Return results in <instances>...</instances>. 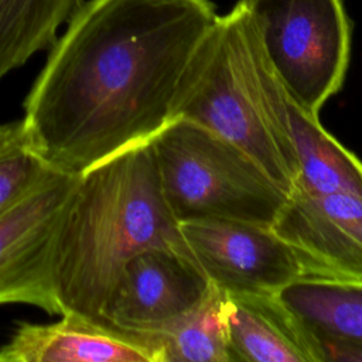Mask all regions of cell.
Here are the masks:
<instances>
[{
    "instance_id": "obj_1",
    "label": "cell",
    "mask_w": 362,
    "mask_h": 362,
    "mask_svg": "<svg viewBox=\"0 0 362 362\" xmlns=\"http://www.w3.org/2000/svg\"><path fill=\"white\" fill-rule=\"evenodd\" d=\"M218 14L211 0H88L48 49L21 117L33 150L81 175L148 143Z\"/></svg>"
},
{
    "instance_id": "obj_2",
    "label": "cell",
    "mask_w": 362,
    "mask_h": 362,
    "mask_svg": "<svg viewBox=\"0 0 362 362\" xmlns=\"http://www.w3.org/2000/svg\"><path fill=\"white\" fill-rule=\"evenodd\" d=\"M153 249L194 260L163 195L148 141L78 175L62 214L54 259L62 314L72 311L103 322L124 266Z\"/></svg>"
},
{
    "instance_id": "obj_3",
    "label": "cell",
    "mask_w": 362,
    "mask_h": 362,
    "mask_svg": "<svg viewBox=\"0 0 362 362\" xmlns=\"http://www.w3.org/2000/svg\"><path fill=\"white\" fill-rule=\"evenodd\" d=\"M290 102L239 0L216 17L197 48L181 79L173 120H189L230 141L287 195L298 175Z\"/></svg>"
},
{
    "instance_id": "obj_4",
    "label": "cell",
    "mask_w": 362,
    "mask_h": 362,
    "mask_svg": "<svg viewBox=\"0 0 362 362\" xmlns=\"http://www.w3.org/2000/svg\"><path fill=\"white\" fill-rule=\"evenodd\" d=\"M165 202L178 222L228 219L270 228L286 194L243 150L185 119L150 140Z\"/></svg>"
},
{
    "instance_id": "obj_5",
    "label": "cell",
    "mask_w": 362,
    "mask_h": 362,
    "mask_svg": "<svg viewBox=\"0 0 362 362\" xmlns=\"http://www.w3.org/2000/svg\"><path fill=\"white\" fill-rule=\"evenodd\" d=\"M290 99L318 116L345 79L351 21L342 0H240Z\"/></svg>"
},
{
    "instance_id": "obj_6",
    "label": "cell",
    "mask_w": 362,
    "mask_h": 362,
    "mask_svg": "<svg viewBox=\"0 0 362 362\" xmlns=\"http://www.w3.org/2000/svg\"><path fill=\"white\" fill-rule=\"evenodd\" d=\"M78 175L57 173L0 215V305L27 304L49 315L62 308L54 283V259L65 205Z\"/></svg>"
},
{
    "instance_id": "obj_7",
    "label": "cell",
    "mask_w": 362,
    "mask_h": 362,
    "mask_svg": "<svg viewBox=\"0 0 362 362\" xmlns=\"http://www.w3.org/2000/svg\"><path fill=\"white\" fill-rule=\"evenodd\" d=\"M270 229L293 252L300 280L362 287V197L293 188Z\"/></svg>"
},
{
    "instance_id": "obj_8",
    "label": "cell",
    "mask_w": 362,
    "mask_h": 362,
    "mask_svg": "<svg viewBox=\"0 0 362 362\" xmlns=\"http://www.w3.org/2000/svg\"><path fill=\"white\" fill-rule=\"evenodd\" d=\"M178 223L197 266L228 296L280 294L300 280L291 249L267 226L228 219Z\"/></svg>"
},
{
    "instance_id": "obj_9",
    "label": "cell",
    "mask_w": 362,
    "mask_h": 362,
    "mask_svg": "<svg viewBox=\"0 0 362 362\" xmlns=\"http://www.w3.org/2000/svg\"><path fill=\"white\" fill-rule=\"evenodd\" d=\"M209 286L194 260L164 249L146 250L122 270L103 322L144 341L192 310Z\"/></svg>"
},
{
    "instance_id": "obj_10",
    "label": "cell",
    "mask_w": 362,
    "mask_h": 362,
    "mask_svg": "<svg viewBox=\"0 0 362 362\" xmlns=\"http://www.w3.org/2000/svg\"><path fill=\"white\" fill-rule=\"evenodd\" d=\"M49 324L20 322L0 346V362H156L140 338L66 311Z\"/></svg>"
},
{
    "instance_id": "obj_11",
    "label": "cell",
    "mask_w": 362,
    "mask_h": 362,
    "mask_svg": "<svg viewBox=\"0 0 362 362\" xmlns=\"http://www.w3.org/2000/svg\"><path fill=\"white\" fill-rule=\"evenodd\" d=\"M233 361L322 362L315 332L279 294L228 296Z\"/></svg>"
},
{
    "instance_id": "obj_12",
    "label": "cell",
    "mask_w": 362,
    "mask_h": 362,
    "mask_svg": "<svg viewBox=\"0 0 362 362\" xmlns=\"http://www.w3.org/2000/svg\"><path fill=\"white\" fill-rule=\"evenodd\" d=\"M290 126L298 164L293 188L362 197V161L322 127L318 116L304 112L291 100Z\"/></svg>"
},
{
    "instance_id": "obj_13",
    "label": "cell",
    "mask_w": 362,
    "mask_h": 362,
    "mask_svg": "<svg viewBox=\"0 0 362 362\" xmlns=\"http://www.w3.org/2000/svg\"><path fill=\"white\" fill-rule=\"evenodd\" d=\"M226 305L228 294L211 283L192 310L144 339L156 362H232Z\"/></svg>"
},
{
    "instance_id": "obj_14",
    "label": "cell",
    "mask_w": 362,
    "mask_h": 362,
    "mask_svg": "<svg viewBox=\"0 0 362 362\" xmlns=\"http://www.w3.org/2000/svg\"><path fill=\"white\" fill-rule=\"evenodd\" d=\"M85 0H0V79L48 51Z\"/></svg>"
},
{
    "instance_id": "obj_15",
    "label": "cell",
    "mask_w": 362,
    "mask_h": 362,
    "mask_svg": "<svg viewBox=\"0 0 362 362\" xmlns=\"http://www.w3.org/2000/svg\"><path fill=\"white\" fill-rule=\"evenodd\" d=\"M279 296L315 334L362 344V287L297 280Z\"/></svg>"
},
{
    "instance_id": "obj_16",
    "label": "cell",
    "mask_w": 362,
    "mask_h": 362,
    "mask_svg": "<svg viewBox=\"0 0 362 362\" xmlns=\"http://www.w3.org/2000/svg\"><path fill=\"white\" fill-rule=\"evenodd\" d=\"M55 174L33 150L21 119L0 124V215Z\"/></svg>"
},
{
    "instance_id": "obj_17",
    "label": "cell",
    "mask_w": 362,
    "mask_h": 362,
    "mask_svg": "<svg viewBox=\"0 0 362 362\" xmlns=\"http://www.w3.org/2000/svg\"><path fill=\"white\" fill-rule=\"evenodd\" d=\"M322 362H362V344L315 334Z\"/></svg>"
}]
</instances>
